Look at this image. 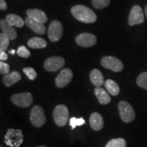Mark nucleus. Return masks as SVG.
Returning <instances> with one entry per match:
<instances>
[{"mask_svg":"<svg viewBox=\"0 0 147 147\" xmlns=\"http://www.w3.org/2000/svg\"><path fill=\"white\" fill-rule=\"evenodd\" d=\"M110 0H91L92 5L97 10H102L110 4Z\"/></svg>","mask_w":147,"mask_h":147,"instance_id":"obj_25","label":"nucleus"},{"mask_svg":"<svg viewBox=\"0 0 147 147\" xmlns=\"http://www.w3.org/2000/svg\"><path fill=\"white\" fill-rule=\"evenodd\" d=\"M75 41L80 47H91L96 44L97 38L95 35L90 33H82L76 37Z\"/></svg>","mask_w":147,"mask_h":147,"instance_id":"obj_11","label":"nucleus"},{"mask_svg":"<svg viewBox=\"0 0 147 147\" xmlns=\"http://www.w3.org/2000/svg\"><path fill=\"white\" fill-rule=\"evenodd\" d=\"M105 147H126V141L123 138H115L110 140Z\"/></svg>","mask_w":147,"mask_h":147,"instance_id":"obj_23","label":"nucleus"},{"mask_svg":"<svg viewBox=\"0 0 147 147\" xmlns=\"http://www.w3.org/2000/svg\"><path fill=\"white\" fill-rule=\"evenodd\" d=\"M17 55L23 58H28L30 57L31 53L25 46H21L17 49Z\"/></svg>","mask_w":147,"mask_h":147,"instance_id":"obj_28","label":"nucleus"},{"mask_svg":"<svg viewBox=\"0 0 147 147\" xmlns=\"http://www.w3.org/2000/svg\"><path fill=\"white\" fill-rule=\"evenodd\" d=\"M0 27H1V29L3 34L8 36L9 39L11 40L16 39L17 33H16V29L14 28V26L9 24L6 20L1 19L0 21Z\"/></svg>","mask_w":147,"mask_h":147,"instance_id":"obj_14","label":"nucleus"},{"mask_svg":"<svg viewBox=\"0 0 147 147\" xmlns=\"http://www.w3.org/2000/svg\"><path fill=\"white\" fill-rule=\"evenodd\" d=\"M9 53H10V54H12V55H14V53H15V51L11 50V51H9Z\"/></svg>","mask_w":147,"mask_h":147,"instance_id":"obj_33","label":"nucleus"},{"mask_svg":"<svg viewBox=\"0 0 147 147\" xmlns=\"http://www.w3.org/2000/svg\"><path fill=\"white\" fill-rule=\"evenodd\" d=\"M25 24L29 29H32L33 32L38 35H43L46 32V27L43 23H39L34 20L31 19L30 18L27 17L25 19Z\"/></svg>","mask_w":147,"mask_h":147,"instance_id":"obj_15","label":"nucleus"},{"mask_svg":"<svg viewBox=\"0 0 147 147\" xmlns=\"http://www.w3.org/2000/svg\"><path fill=\"white\" fill-rule=\"evenodd\" d=\"M7 8H8V5L5 0H0V10H5Z\"/></svg>","mask_w":147,"mask_h":147,"instance_id":"obj_32","label":"nucleus"},{"mask_svg":"<svg viewBox=\"0 0 147 147\" xmlns=\"http://www.w3.org/2000/svg\"><path fill=\"white\" fill-rule=\"evenodd\" d=\"M0 59L1 61L8 59V55L6 54L5 51H0Z\"/></svg>","mask_w":147,"mask_h":147,"instance_id":"obj_31","label":"nucleus"},{"mask_svg":"<svg viewBox=\"0 0 147 147\" xmlns=\"http://www.w3.org/2000/svg\"><path fill=\"white\" fill-rule=\"evenodd\" d=\"M89 123L93 130L100 131L104 127V120L102 115L97 113H92L90 116Z\"/></svg>","mask_w":147,"mask_h":147,"instance_id":"obj_16","label":"nucleus"},{"mask_svg":"<svg viewBox=\"0 0 147 147\" xmlns=\"http://www.w3.org/2000/svg\"><path fill=\"white\" fill-rule=\"evenodd\" d=\"M72 16L78 21L84 23H93L97 21V16L93 10L84 5L78 4L71 8Z\"/></svg>","mask_w":147,"mask_h":147,"instance_id":"obj_1","label":"nucleus"},{"mask_svg":"<svg viewBox=\"0 0 147 147\" xmlns=\"http://www.w3.org/2000/svg\"><path fill=\"white\" fill-rule=\"evenodd\" d=\"M26 14L27 17L39 23L44 24L48 21L47 16L45 12L39 9H28L26 11Z\"/></svg>","mask_w":147,"mask_h":147,"instance_id":"obj_13","label":"nucleus"},{"mask_svg":"<svg viewBox=\"0 0 147 147\" xmlns=\"http://www.w3.org/2000/svg\"><path fill=\"white\" fill-rule=\"evenodd\" d=\"M21 79V76L18 71H14L12 72L9 73L8 74L5 75L3 78V83L6 87H11L14 85L16 82L19 81Z\"/></svg>","mask_w":147,"mask_h":147,"instance_id":"obj_18","label":"nucleus"},{"mask_svg":"<svg viewBox=\"0 0 147 147\" xmlns=\"http://www.w3.org/2000/svg\"><path fill=\"white\" fill-rule=\"evenodd\" d=\"M119 115L121 120L125 123H131L136 117L135 112L132 106L128 102L121 101L118 105Z\"/></svg>","mask_w":147,"mask_h":147,"instance_id":"obj_3","label":"nucleus"},{"mask_svg":"<svg viewBox=\"0 0 147 147\" xmlns=\"http://www.w3.org/2000/svg\"><path fill=\"white\" fill-rule=\"evenodd\" d=\"M90 80L96 87H101L104 84V78L102 73L97 69H93L90 73Z\"/></svg>","mask_w":147,"mask_h":147,"instance_id":"obj_17","label":"nucleus"},{"mask_svg":"<svg viewBox=\"0 0 147 147\" xmlns=\"http://www.w3.org/2000/svg\"><path fill=\"white\" fill-rule=\"evenodd\" d=\"M11 101L13 104L21 108H27L32 105L33 96L30 93H16L11 97Z\"/></svg>","mask_w":147,"mask_h":147,"instance_id":"obj_7","label":"nucleus"},{"mask_svg":"<svg viewBox=\"0 0 147 147\" xmlns=\"http://www.w3.org/2000/svg\"><path fill=\"white\" fill-rule=\"evenodd\" d=\"M30 121L36 127H40L46 123V117L43 108L40 106H35L30 112Z\"/></svg>","mask_w":147,"mask_h":147,"instance_id":"obj_4","label":"nucleus"},{"mask_svg":"<svg viewBox=\"0 0 147 147\" xmlns=\"http://www.w3.org/2000/svg\"><path fill=\"white\" fill-rule=\"evenodd\" d=\"M5 20L12 26L20 27V28L23 27L25 23V22L23 21V18L14 14H8L6 16V18H5Z\"/></svg>","mask_w":147,"mask_h":147,"instance_id":"obj_21","label":"nucleus"},{"mask_svg":"<svg viewBox=\"0 0 147 147\" xmlns=\"http://www.w3.org/2000/svg\"><path fill=\"white\" fill-rule=\"evenodd\" d=\"M104 85H105V87L107 89L108 93H110L112 95L116 96V95H118L119 94L120 88H119L118 84L114 80H111V79H108L104 82Z\"/></svg>","mask_w":147,"mask_h":147,"instance_id":"obj_22","label":"nucleus"},{"mask_svg":"<svg viewBox=\"0 0 147 147\" xmlns=\"http://www.w3.org/2000/svg\"><path fill=\"white\" fill-rule=\"evenodd\" d=\"M144 21V14L142 8L136 5L132 7L128 18V23L130 26L142 24Z\"/></svg>","mask_w":147,"mask_h":147,"instance_id":"obj_10","label":"nucleus"},{"mask_svg":"<svg viewBox=\"0 0 147 147\" xmlns=\"http://www.w3.org/2000/svg\"><path fill=\"white\" fill-rule=\"evenodd\" d=\"M21 130L8 129L5 137V143L10 146L18 147L23 141Z\"/></svg>","mask_w":147,"mask_h":147,"instance_id":"obj_8","label":"nucleus"},{"mask_svg":"<svg viewBox=\"0 0 147 147\" xmlns=\"http://www.w3.org/2000/svg\"><path fill=\"white\" fill-rule=\"evenodd\" d=\"M38 147H47V146H38Z\"/></svg>","mask_w":147,"mask_h":147,"instance_id":"obj_35","label":"nucleus"},{"mask_svg":"<svg viewBox=\"0 0 147 147\" xmlns=\"http://www.w3.org/2000/svg\"><path fill=\"white\" fill-rule=\"evenodd\" d=\"M95 95L101 104H108L111 101L110 95L105 90L101 87H96L95 89Z\"/></svg>","mask_w":147,"mask_h":147,"instance_id":"obj_19","label":"nucleus"},{"mask_svg":"<svg viewBox=\"0 0 147 147\" xmlns=\"http://www.w3.org/2000/svg\"><path fill=\"white\" fill-rule=\"evenodd\" d=\"M101 64L104 68L119 72L123 69V64L118 58L113 56L103 57L101 59Z\"/></svg>","mask_w":147,"mask_h":147,"instance_id":"obj_5","label":"nucleus"},{"mask_svg":"<svg viewBox=\"0 0 147 147\" xmlns=\"http://www.w3.org/2000/svg\"><path fill=\"white\" fill-rule=\"evenodd\" d=\"M9 43H10V39L8 37L3 34V33H1L0 34V51H6Z\"/></svg>","mask_w":147,"mask_h":147,"instance_id":"obj_26","label":"nucleus"},{"mask_svg":"<svg viewBox=\"0 0 147 147\" xmlns=\"http://www.w3.org/2000/svg\"><path fill=\"white\" fill-rule=\"evenodd\" d=\"M27 45L29 48L33 49H41L47 47V42L45 39L39 37H34L29 40Z\"/></svg>","mask_w":147,"mask_h":147,"instance_id":"obj_20","label":"nucleus"},{"mask_svg":"<svg viewBox=\"0 0 147 147\" xmlns=\"http://www.w3.org/2000/svg\"><path fill=\"white\" fill-rule=\"evenodd\" d=\"M63 25L60 21H53L48 29V37L52 42H57L61 38L63 35Z\"/></svg>","mask_w":147,"mask_h":147,"instance_id":"obj_6","label":"nucleus"},{"mask_svg":"<svg viewBox=\"0 0 147 147\" xmlns=\"http://www.w3.org/2000/svg\"><path fill=\"white\" fill-rule=\"evenodd\" d=\"M136 82L138 87L147 90V71L141 73L138 76Z\"/></svg>","mask_w":147,"mask_h":147,"instance_id":"obj_24","label":"nucleus"},{"mask_svg":"<svg viewBox=\"0 0 147 147\" xmlns=\"http://www.w3.org/2000/svg\"><path fill=\"white\" fill-rule=\"evenodd\" d=\"M73 78L72 71L69 68H65L60 71L55 78V84L58 88L66 87Z\"/></svg>","mask_w":147,"mask_h":147,"instance_id":"obj_12","label":"nucleus"},{"mask_svg":"<svg viewBox=\"0 0 147 147\" xmlns=\"http://www.w3.org/2000/svg\"><path fill=\"white\" fill-rule=\"evenodd\" d=\"M10 72V66L8 63L5 62L1 61L0 62V73L1 74L7 75Z\"/></svg>","mask_w":147,"mask_h":147,"instance_id":"obj_30","label":"nucleus"},{"mask_svg":"<svg viewBox=\"0 0 147 147\" xmlns=\"http://www.w3.org/2000/svg\"><path fill=\"white\" fill-rule=\"evenodd\" d=\"M53 118L57 126L64 127L66 125L69 118V111L66 106L63 104L57 106L53 111Z\"/></svg>","mask_w":147,"mask_h":147,"instance_id":"obj_2","label":"nucleus"},{"mask_svg":"<svg viewBox=\"0 0 147 147\" xmlns=\"http://www.w3.org/2000/svg\"><path fill=\"white\" fill-rule=\"evenodd\" d=\"M145 15H146V17L147 18V5L145 7Z\"/></svg>","mask_w":147,"mask_h":147,"instance_id":"obj_34","label":"nucleus"},{"mask_svg":"<svg viewBox=\"0 0 147 147\" xmlns=\"http://www.w3.org/2000/svg\"><path fill=\"white\" fill-rule=\"evenodd\" d=\"M23 71L26 74V76L28 77L29 80H34L37 78V76H38L36 70L32 67H25V68H23Z\"/></svg>","mask_w":147,"mask_h":147,"instance_id":"obj_27","label":"nucleus"},{"mask_svg":"<svg viewBox=\"0 0 147 147\" xmlns=\"http://www.w3.org/2000/svg\"><path fill=\"white\" fill-rule=\"evenodd\" d=\"M84 123H85V121L82 117L79 119L72 117V118L70 119V121H69V124H70V126L72 129H74L76 126H81Z\"/></svg>","mask_w":147,"mask_h":147,"instance_id":"obj_29","label":"nucleus"},{"mask_svg":"<svg viewBox=\"0 0 147 147\" xmlns=\"http://www.w3.org/2000/svg\"><path fill=\"white\" fill-rule=\"evenodd\" d=\"M65 65V59L61 57L53 56L47 59L44 63V68L48 71H57Z\"/></svg>","mask_w":147,"mask_h":147,"instance_id":"obj_9","label":"nucleus"}]
</instances>
